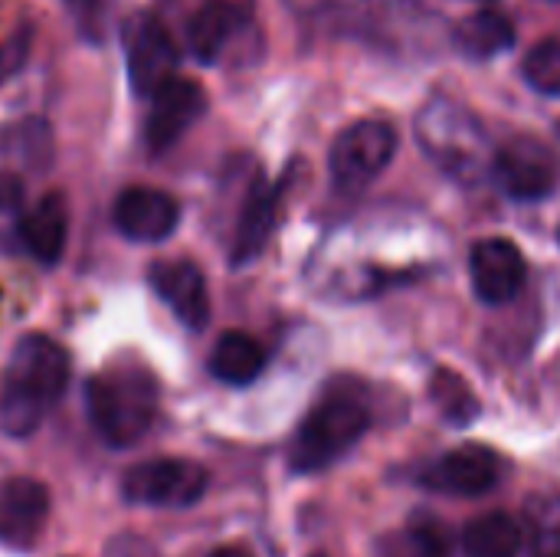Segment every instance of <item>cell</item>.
<instances>
[{"label":"cell","mask_w":560,"mask_h":557,"mask_svg":"<svg viewBox=\"0 0 560 557\" xmlns=\"http://www.w3.org/2000/svg\"><path fill=\"white\" fill-rule=\"evenodd\" d=\"M72 361L69 351L46 335H23L7 361L3 394H0V427L3 433L23 440L46 414L62 401L69 387Z\"/></svg>","instance_id":"6da1fadb"},{"label":"cell","mask_w":560,"mask_h":557,"mask_svg":"<svg viewBox=\"0 0 560 557\" xmlns=\"http://www.w3.org/2000/svg\"><path fill=\"white\" fill-rule=\"evenodd\" d=\"M413 131H417L420 151L453 181L476 184L486 174H492L495 151L489 144L482 121L472 115L469 105L450 95H433L417 112Z\"/></svg>","instance_id":"7a4b0ae2"},{"label":"cell","mask_w":560,"mask_h":557,"mask_svg":"<svg viewBox=\"0 0 560 557\" xmlns=\"http://www.w3.org/2000/svg\"><path fill=\"white\" fill-rule=\"evenodd\" d=\"M371 430V404L361 387L354 384H331L318 404L302 420L292 450L289 466L292 473H322L335 466L345 453H351L361 437Z\"/></svg>","instance_id":"3957f363"},{"label":"cell","mask_w":560,"mask_h":557,"mask_svg":"<svg viewBox=\"0 0 560 557\" xmlns=\"http://www.w3.org/2000/svg\"><path fill=\"white\" fill-rule=\"evenodd\" d=\"M85 410L108 446L128 450L158 417V381L135 364L92 374L85 381Z\"/></svg>","instance_id":"277c9868"},{"label":"cell","mask_w":560,"mask_h":557,"mask_svg":"<svg viewBox=\"0 0 560 557\" xmlns=\"http://www.w3.org/2000/svg\"><path fill=\"white\" fill-rule=\"evenodd\" d=\"M397 154V131L381 118H361L348 125L328 154L331 181L341 190H361L387 171Z\"/></svg>","instance_id":"5b68a950"},{"label":"cell","mask_w":560,"mask_h":557,"mask_svg":"<svg viewBox=\"0 0 560 557\" xmlns=\"http://www.w3.org/2000/svg\"><path fill=\"white\" fill-rule=\"evenodd\" d=\"M207 486L210 476L203 466L190 460L164 456L128 469L121 479V496L135 506H151V509H190L203 499Z\"/></svg>","instance_id":"8992f818"},{"label":"cell","mask_w":560,"mask_h":557,"mask_svg":"<svg viewBox=\"0 0 560 557\" xmlns=\"http://www.w3.org/2000/svg\"><path fill=\"white\" fill-rule=\"evenodd\" d=\"M121 46H125V72L138 95L151 98L167 79L177 76L180 49L154 13L128 16L121 26Z\"/></svg>","instance_id":"52a82bcc"},{"label":"cell","mask_w":560,"mask_h":557,"mask_svg":"<svg viewBox=\"0 0 560 557\" xmlns=\"http://www.w3.org/2000/svg\"><path fill=\"white\" fill-rule=\"evenodd\" d=\"M492 177L515 200H541L558 187V158L545 141L518 135L495 151Z\"/></svg>","instance_id":"ba28073f"},{"label":"cell","mask_w":560,"mask_h":557,"mask_svg":"<svg viewBox=\"0 0 560 557\" xmlns=\"http://www.w3.org/2000/svg\"><path fill=\"white\" fill-rule=\"evenodd\" d=\"M207 112V92L184 76L167 79L154 95H151V108L144 118V144L148 151L161 154L167 148H174L190 125L200 121V115Z\"/></svg>","instance_id":"9c48e42d"},{"label":"cell","mask_w":560,"mask_h":557,"mask_svg":"<svg viewBox=\"0 0 560 557\" xmlns=\"http://www.w3.org/2000/svg\"><path fill=\"white\" fill-rule=\"evenodd\" d=\"M469 276L479 302L486 305H505L512 302L525 282H528V263L522 250L505 236L479 240L469 253Z\"/></svg>","instance_id":"30bf717a"},{"label":"cell","mask_w":560,"mask_h":557,"mask_svg":"<svg viewBox=\"0 0 560 557\" xmlns=\"http://www.w3.org/2000/svg\"><path fill=\"white\" fill-rule=\"evenodd\" d=\"M502 476H505V460L495 450L466 443V446L443 453L423 473V483L450 496H486L502 483Z\"/></svg>","instance_id":"8fae6325"},{"label":"cell","mask_w":560,"mask_h":557,"mask_svg":"<svg viewBox=\"0 0 560 557\" xmlns=\"http://www.w3.org/2000/svg\"><path fill=\"white\" fill-rule=\"evenodd\" d=\"M112 220L121 236L135 243H161L180 223V207L167 190L154 187H128L118 194Z\"/></svg>","instance_id":"7c38bea8"},{"label":"cell","mask_w":560,"mask_h":557,"mask_svg":"<svg viewBox=\"0 0 560 557\" xmlns=\"http://www.w3.org/2000/svg\"><path fill=\"white\" fill-rule=\"evenodd\" d=\"M148 282L158 292V299L174 312V318L180 325H187L190 332H200L210 322L207 279L194 263H187V259H171V263L161 259V263L151 266Z\"/></svg>","instance_id":"4fadbf2b"},{"label":"cell","mask_w":560,"mask_h":557,"mask_svg":"<svg viewBox=\"0 0 560 557\" xmlns=\"http://www.w3.org/2000/svg\"><path fill=\"white\" fill-rule=\"evenodd\" d=\"M49 519V489L39 479L13 476L0 486V542L33 548Z\"/></svg>","instance_id":"5bb4252c"},{"label":"cell","mask_w":560,"mask_h":557,"mask_svg":"<svg viewBox=\"0 0 560 557\" xmlns=\"http://www.w3.org/2000/svg\"><path fill=\"white\" fill-rule=\"evenodd\" d=\"M256 16V0H203L190 16L187 46L200 62H217L230 39L243 33Z\"/></svg>","instance_id":"9a60e30c"},{"label":"cell","mask_w":560,"mask_h":557,"mask_svg":"<svg viewBox=\"0 0 560 557\" xmlns=\"http://www.w3.org/2000/svg\"><path fill=\"white\" fill-rule=\"evenodd\" d=\"M279 197H282L279 184H269L266 177L253 181L246 204H243V213H240V223H236V233H233V250H230L233 266H249L266 250L272 227H276Z\"/></svg>","instance_id":"2e32d148"},{"label":"cell","mask_w":560,"mask_h":557,"mask_svg":"<svg viewBox=\"0 0 560 557\" xmlns=\"http://www.w3.org/2000/svg\"><path fill=\"white\" fill-rule=\"evenodd\" d=\"M20 240L36 263L56 266L62 250H66V240H69V204H66V197L46 194L20 220Z\"/></svg>","instance_id":"e0dca14e"},{"label":"cell","mask_w":560,"mask_h":557,"mask_svg":"<svg viewBox=\"0 0 560 557\" xmlns=\"http://www.w3.org/2000/svg\"><path fill=\"white\" fill-rule=\"evenodd\" d=\"M262 368H266V351L246 332H223L210 351V374L230 387L253 384L262 374Z\"/></svg>","instance_id":"ac0fdd59"},{"label":"cell","mask_w":560,"mask_h":557,"mask_svg":"<svg viewBox=\"0 0 560 557\" xmlns=\"http://www.w3.org/2000/svg\"><path fill=\"white\" fill-rule=\"evenodd\" d=\"M463 555L466 557H518L525 548V529L518 519L505 512L482 515L463 529Z\"/></svg>","instance_id":"d6986e66"},{"label":"cell","mask_w":560,"mask_h":557,"mask_svg":"<svg viewBox=\"0 0 560 557\" xmlns=\"http://www.w3.org/2000/svg\"><path fill=\"white\" fill-rule=\"evenodd\" d=\"M453 39L469 59H492V56L512 49L515 30H512L509 16H502L495 10H476V13H469V16H463L456 23Z\"/></svg>","instance_id":"ffe728a7"},{"label":"cell","mask_w":560,"mask_h":557,"mask_svg":"<svg viewBox=\"0 0 560 557\" xmlns=\"http://www.w3.org/2000/svg\"><path fill=\"white\" fill-rule=\"evenodd\" d=\"M0 151L33 171H43L52 158V128L43 118H23L0 131Z\"/></svg>","instance_id":"44dd1931"},{"label":"cell","mask_w":560,"mask_h":557,"mask_svg":"<svg viewBox=\"0 0 560 557\" xmlns=\"http://www.w3.org/2000/svg\"><path fill=\"white\" fill-rule=\"evenodd\" d=\"M430 397H433V404L440 407V414H443L450 423H456V427H466V423H472V420L479 417V401H476L472 387H469L459 374H453V371H446V368H440V371L433 374V381H430Z\"/></svg>","instance_id":"7402d4cb"},{"label":"cell","mask_w":560,"mask_h":557,"mask_svg":"<svg viewBox=\"0 0 560 557\" xmlns=\"http://www.w3.org/2000/svg\"><path fill=\"white\" fill-rule=\"evenodd\" d=\"M525 79L532 82V89L545 92V95H558L560 98V43L558 39H541L538 46L528 49L525 56Z\"/></svg>","instance_id":"603a6c76"},{"label":"cell","mask_w":560,"mask_h":557,"mask_svg":"<svg viewBox=\"0 0 560 557\" xmlns=\"http://www.w3.org/2000/svg\"><path fill=\"white\" fill-rule=\"evenodd\" d=\"M407 535L417 545L420 557H453V538H450V532L436 519H430V515H417L407 525Z\"/></svg>","instance_id":"cb8c5ba5"},{"label":"cell","mask_w":560,"mask_h":557,"mask_svg":"<svg viewBox=\"0 0 560 557\" xmlns=\"http://www.w3.org/2000/svg\"><path fill=\"white\" fill-rule=\"evenodd\" d=\"M532 529H535L532 557H560V499H551L538 509Z\"/></svg>","instance_id":"d4e9b609"},{"label":"cell","mask_w":560,"mask_h":557,"mask_svg":"<svg viewBox=\"0 0 560 557\" xmlns=\"http://www.w3.org/2000/svg\"><path fill=\"white\" fill-rule=\"evenodd\" d=\"M30 46H33V30L23 23L16 26L3 43H0V82H7L10 76H16L26 59H30Z\"/></svg>","instance_id":"484cf974"},{"label":"cell","mask_w":560,"mask_h":557,"mask_svg":"<svg viewBox=\"0 0 560 557\" xmlns=\"http://www.w3.org/2000/svg\"><path fill=\"white\" fill-rule=\"evenodd\" d=\"M72 20H75V30L85 36V39H98L102 36V16H105V3L102 0H66Z\"/></svg>","instance_id":"4316f807"},{"label":"cell","mask_w":560,"mask_h":557,"mask_svg":"<svg viewBox=\"0 0 560 557\" xmlns=\"http://www.w3.org/2000/svg\"><path fill=\"white\" fill-rule=\"evenodd\" d=\"M23 207V181L16 174H0V213H16Z\"/></svg>","instance_id":"83f0119b"},{"label":"cell","mask_w":560,"mask_h":557,"mask_svg":"<svg viewBox=\"0 0 560 557\" xmlns=\"http://www.w3.org/2000/svg\"><path fill=\"white\" fill-rule=\"evenodd\" d=\"M381 557H420V552H417V545L410 542V535H407V529H404L397 538H387V542H384Z\"/></svg>","instance_id":"f1b7e54d"},{"label":"cell","mask_w":560,"mask_h":557,"mask_svg":"<svg viewBox=\"0 0 560 557\" xmlns=\"http://www.w3.org/2000/svg\"><path fill=\"white\" fill-rule=\"evenodd\" d=\"M210 557H253L249 552H243V548H217Z\"/></svg>","instance_id":"f546056e"},{"label":"cell","mask_w":560,"mask_h":557,"mask_svg":"<svg viewBox=\"0 0 560 557\" xmlns=\"http://www.w3.org/2000/svg\"><path fill=\"white\" fill-rule=\"evenodd\" d=\"M312 557H325V555H312Z\"/></svg>","instance_id":"4dcf8cb0"},{"label":"cell","mask_w":560,"mask_h":557,"mask_svg":"<svg viewBox=\"0 0 560 557\" xmlns=\"http://www.w3.org/2000/svg\"><path fill=\"white\" fill-rule=\"evenodd\" d=\"M558 135H560V125H558Z\"/></svg>","instance_id":"1f68e13d"},{"label":"cell","mask_w":560,"mask_h":557,"mask_svg":"<svg viewBox=\"0 0 560 557\" xmlns=\"http://www.w3.org/2000/svg\"><path fill=\"white\" fill-rule=\"evenodd\" d=\"M558 240H560V230H558Z\"/></svg>","instance_id":"d6a6232c"}]
</instances>
